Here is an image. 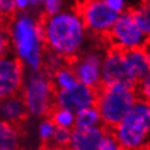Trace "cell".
<instances>
[{
	"label": "cell",
	"mask_w": 150,
	"mask_h": 150,
	"mask_svg": "<svg viewBox=\"0 0 150 150\" xmlns=\"http://www.w3.org/2000/svg\"><path fill=\"white\" fill-rule=\"evenodd\" d=\"M40 25L45 48L50 50L64 61L81 52L85 40V28L73 9L46 17L41 12L36 18Z\"/></svg>",
	"instance_id": "6da1fadb"
},
{
	"label": "cell",
	"mask_w": 150,
	"mask_h": 150,
	"mask_svg": "<svg viewBox=\"0 0 150 150\" xmlns=\"http://www.w3.org/2000/svg\"><path fill=\"white\" fill-rule=\"evenodd\" d=\"M10 45L16 56L32 71L42 70L45 43L36 18L25 13L16 14L8 27Z\"/></svg>",
	"instance_id": "7a4b0ae2"
},
{
	"label": "cell",
	"mask_w": 150,
	"mask_h": 150,
	"mask_svg": "<svg viewBox=\"0 0 150 150\" xmlns=\"http://www.w3.org/2000/svg\"><path fill=\"white\" fill-rule=\"evenodd\" d=\"M110 131L122 150H140L145 145H149V102L136 100L122 121Z\"/></svg>",
	"instance_id": "3957f363"
},
{
	"label": "cell",
	"mask_w": 150,
	"mask_h": 150,
	"mask_svg": "<svg viewBox=\"0 0 150 150\" xmlns=\"http://www.w3.org/2000/svg\"><path fill=\"white\" fill-rule=\"evenodd\" d=\"M139 100L135 88L125 85H100L97 89L96 108L107 129H113Z\"/></svg>",
	"instance_id": "277c9868"
},
{
	"label": "cell",
	"mask_w": 150,
	"mask_h": 150,
	"mask_svg": "<svg viewBox=\"0 0 150 150\" xmlns=\"http://www.w3.org/2000/svg\"><path fill=\"white\" fill-rule=\"evenodd\" d=\"M55 85L43 69L37 73L32 71L27 79L23 80L21 91L29 116L43 118H47L55 108Z\"/></svg>",
	"instance_id": "5b68a950"
},
{
	"label": "cell",
	"mask_w": 150,
	"mask_h": 150,
	"mask_svg": "<svg viewBox=\"0 0 150 150\" xmlns=\"http://www.w3.org/2000/svg\"><path fill=\"white\" fill-rule=\"evenodd\" d=\"M99 38L106 45V48H116L120 51L144 48L149 45V36L137 27L127 9L118 16L110 32Z\"/></svg>",
	"instance_id": "8992f818"
},
{
	"label": "cell",
	"mask_w": 150,
	"mask_h": 150,
	"mask_svg": "<svg viewBox=\"0 0 150 150\" xmlns=\"http://www.w3.org/2000/svg\"><path fill=\"white\" fill-rule=\"evenodd\" d=\"M73 10L80 18L85 31L88 29L97 37L107 35L120 16L108 8L104 0L79 1L75 4Z\"/></svg>",
	"instance_id": "52a82bcc"
},
{
	"label": "cell",
	"mask_w": 150,
	"mask_h": 150,
	"mask_svg": "<svg viewBox=\"0 0 150 150\" xmlns=\"http://www.w3.org/2000/svg\"><path fill=\"white\" fill-rule=\"evenodd\" d=\"M103 54L97 50L80 52L75 57L65 60V65L73 71L78 83L92 89H98L100 83V66H102Z\"/></svg>",
	"instance_id": "ba28073f"
},
{
	"label": "cell",
	"mask_w": 150,
	"mask_h": 150,
	"mask_svg": "<svg viewBox=\"0 0 150 150\" xmlns=\"http://www.w3.org/2000/svg\"><path fill=\"white\" fill-rule=\"evenodd\" d=\"M100 83L102 85L118 84L136 89V83L130 73L122 51L106 48L100 66Z\"/></svg>",
	"instance_id": "9c48e42d"
},
{
	"label": "cell",
	"mask_w": 150,
	"mask_h": 150,
	"mask_svg": "<svg viewBox=\"0 0 150 150\" xmlns=\"http://www.w3.org/2000/svg\"><path fill=\"white\" fill-rule=\"evenodd\" d=\"M97 91L83 84H78L70 91H56L55 93V107L65 110L73 115L96 107Z\"/></svg>",
	"instance_id": "30bf717a"
},
{
	"label": "cell",
	"mask_w": 150,
	"mask_h": 150,
	"mask_svg": "<svg viewBox=\"0 0 150 150\" xmlns=\"http://www.w3.org/2000/svg\"><path fill=\"white\" fill-rule=\"evenodd\" d=\"M24 65L17 56L6 54L0 59V97L5 98L21 93Z\"/></svg>",
	"instance_id": "8fae6325"
},
{
	"label": "cell",
	"mask_w": 150,
	"mask_h": 150,
	"mask_svg": "<svg viewBox=\"0 0 150 150\" xmlns=\"http://www.w3.org/2000/svg\"><path fill=\"white\" fill-rule=\"evenodd\" d=\"M107 127L102 125L91 129H74L71 130L70 140L66 150H99Z\"/></svg>",
	"instance_id": "7c38bea8"
},
{
	"label": "cell",
	"mask_w": 150,
	"mask_h": 150,
	"mask_svg": "<svg viewBox=\"0 0 150 150\" xmlns=\"http://www.w3.org/2000/svg\"><path fill=\"white\" fill-rule=\"evenodd\" d=\"M29 118V112L25 107L21 93L9 96L0 100V121L23 129V123Z\"/></svg>",
	"instance_id": "4fadbf2b"
},
{
	"label": "cell",
	"mask_w": 150,
	"mask_h": 150,
	"mask_svg": "<svg viewBox=\"0 0 150 150\" xmlns=\"http://www.w3.org/2000/svg\"><path fill=\"white\" fill-rule=\"evenodd\" d=\"M123 52V57L130 69V73L132 75L136 88L145 80L150 79L149 71H150V59L148 47L144 48H134V50H126Z\"/></svg>",
	"instance_id": "5bb4252c"
},
{
	"label": "cell",
	"mask_w": 150,
	"mask_h": 150,
	"mask_svg": "<svg viewBox=\"0 0 150 150\" xmlns=\"http://www.w3.org/2000/svg\"><path fill=\"white\" fill-rule=\"evenodd\" d=\"M22 129L0 121V150H22Z\"/></svg>",
	"instance_id": "9a60e30c"
},
{
	"label": "cell",
	"mask_w": 150,
	"mask_h": 150,
	"mask_svg": "<svg viewBox=\"0 0 150 150\" xmlns=\"http://www.w3.org/2000/svg\"><path fill=\"white\" fill-rule=\"evenodd\" d=\"M50 78L55 85L56 91H70V89L75 88L79 84L76 78H75V75L73 74V71L65 64L60 69L56 70Z\"/></svg>",
	"instance_id": "2e32d148"
},
{
	"label": "cell",
	"mask_w": 150,
	"mask_h": 150,
	"mask_svg": "<svg viewBox=\"0 0 150 150\" xmlns=\"http://www.w3.org/2000/svg\"><path fill=\"white\" fill-rule=\"evenodd\" d=\"M102 125V120L96 107L87 108L74 115L75 129H91V127H98Z\"/></svg>",
	"instance_id": "e0dca14e"
},
{
	"label": "cell",
	"mask_w": 150,
	"mask_h": 150,
	"mask_svg": "<svg viewBox=\"0 0 150 150\" xmlns=\"http://www.w3.org/2000/svg\"><path fill=\"white\" fill-rule=\"evenodd\" d=\"M127 10L130 12L131 17L134 18L135 23L137 24V27L145 33L146 36H149V31H150V18H149V3L141 4L134 8H127Z\"/></svg>",
	"instance_id": "ac0fdd59"
},
{
	"label": "cell",
	"mask_w": 150,
	"mask_h": 150,
	"mask_svg": "<svg viewBox=\"0 0 150 150\" xmlns=\"http://www.w3.org/2000/svg\"><path fill=\"white\" fill-rule=\"evenodd\" d=\"M45 120H50L56 127H65V129L73 130L74 129V115L65 110L54 108L51 111L50 116Z\"/></svg>",
	"instance_id": "d6986e66"
},
{
	"label": "cell",
	"mask_w": 150,
	"mask_h": 150,
	"mask_svg": "<svg viewBox=\"0 0 150 150\" xmlns=\"http://www.w3.org/2000/svg\"><path fill=\"white\" fill-rule=\"evenodd\" d=\"M70 134H71V130L65 129V127L55 126L50 144L57 146V148H61V149H66L67 144H69V140H70Z\"/></svg>",
	"instance_id": "ffe728a7"
},
{
	"label": "cell",
	"mask_w": 150,
	"mask_h": 150,
	"mask_svg": "<svg viewBox=\"0 0 150 150\" xmlns=\"http://www.w3.org/2000/svg\"><path fill=\"white\" fill-rule=\"evenodd\" d=\"M55 130V125L52 123L50 120H43L40 125V137L42 142H50L52 134Z\"/></svg>",
	"instance_id": "44dd1931"
},
{
	"label": "cell",
	"mask_w": 150,
	"mask_h": 150,
	"mask_svg": "<svg viewBox=\"0 0 150 150\" xmlns=\"http://www.w3.org/2000/svg\"><path fill=\"white\" fill-rule=\"evenodd\" d=\"M42 5H43V12L42 13L46 17H52V16H55V14L60 13L62 3L59 1V0H47V1L42 3Z\"/></svg>",
	"instance_id": "7402d4cb"
},
{
	"label": "cell",
	"mask_w": 150,
	"mask_h": 150,
	"mask_svg": "<svg viewBox=\"0 0 150 150\" xmlns=\"http://www.w3.org/2000/svg\"><path fill=\"white\" fill-rule=\"evenodd\" d=\"M99 150H122L120 148V145L117 144V141L115 140V137L112 136L110 129H107L106 136H104L102 144H100Z\"/></svg>",
	"instance_id": "603a6c76"
},
{
	"label": "cell",
	"mask_w": 150,
	"mask_h": 150,
	"mask_svg": "<svg viewBox=\"0 0 150 150\" xmlns=\"http://www.w3.org/2000/svg\"><path fill=\"white\" fill-rule=\"evenodd\" d=\"M10 47V37L6 29L0 28V59L6 54H9Z\"/></svg>",
	"instance_id": "cb8c5ba5"
},
{
	"label": "cell",
	"mask_w": 150,
	"mask_h": 150,
	"mask_svg": "<svg viewBox=\"0 0 150 150\" xmlns=\"http://www.w3.org/2000/svg\"><path fill=\"white\" fill-rule=\"evenodd\" d=\"M104 3H106V5L108 6L110 9H112L113 12L121 14L122 12H125L127 9L126 8V3L122 1V0H104Z\"/></svg>",
	"instance_id": "d4e9b609"
},
{
	"label": "cell",
	"mask_w": 150,
	"mask_h": 150,
	"mask_svg": "<svg viewBox=\"0 0 150 150\" xmlns=\"http://www.w3.org/2000/svg\"><path fill=\"white\" fill-rule=\"evenodd\" d=\"M38 150H66V149H61V148H57V146L50 144V142H42V145L40 146Z\"/></svg>",
	"instance_id": "484cf974"
},
{
	"label": "cell",
	"mask_w": 150,
	"mask_h": 150,
	"mask_svg": "<svg viewBox=\"0 0 150 150\" xmlns=\"http://www.w3.org/2000/svg\"><path fill=\"white\" fill-rule=\"evenodd\" d=\"M140 150H149V145H145L144 148H141Z\"/></svg>",
	"instance_id": "4316f807"
},
{
	"label": "cell",
	"mask_w": 150,
	"mask_h": 150,
	"mask_svg": "<svg viewBox=\"0 0 150 150\" xmlns=\"http://www.w3.org/2000/svg\"><path fill=\"white\" fill-rule=\"evenodd\" d=\"M0 100H1V97H0Z\"/></svg>",
	"instance_id": "83f0119b"
}]
</instances>
